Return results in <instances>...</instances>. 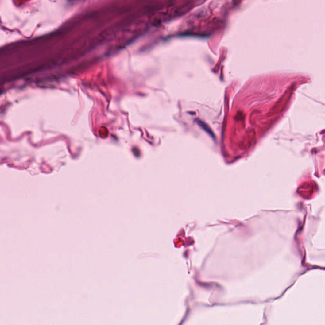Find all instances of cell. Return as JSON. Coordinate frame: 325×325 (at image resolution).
Segmentation results:
<instances>
[{
  "label": "cell",
  "mask_w": 325,
  "mask_h": 325,
  "mask_svg": "<svg viewBox=\"0 0 325 325\" xmlns=\"http://www.w3.org/2000/svg\"><path fill=\"white\" fill-rule=\"evenodd\" d=\"M196 122H197L198 124L199 125V126L201 128H202L205 132H207V133H208V134H209L212 138H215V135H214V133H213V132L211 131V128H210V127H209V126H208L205 123H204L203 122H202V121H201L200 119H197Z\"/></svg>",
  "instance_id": "6da1fadb"
}]
</instances>
